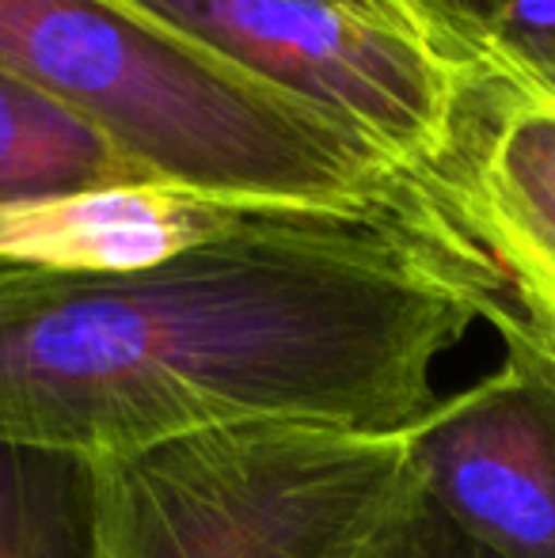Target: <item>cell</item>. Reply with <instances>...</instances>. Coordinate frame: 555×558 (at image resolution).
<instances>
[{"mask_svg":"<svg viewBox=\"0 0 555 558\" xmlns=\"http://www.w3.org/2000/svg\"><path fill=\"white\" fill-rule=\"evenodd\" d=\"M0 558H99L96 460L0 441Z\"/></svg>","mask_w":555,"mask_h":558,"instance_id":"8","label":"cell"},{"mask_svg":"<svg viewBox=\"0 0 555 558\" xmlns=\"http://www.w3.org/2000/svg\"><path fill=\"white\" fill-rule=\"evenodd\" d=\"M0 73L58 99L148 179L252 209H377L408 179L354 130L130 0H0Z\"/></svg>","mask_w":555,"mask_h":558,"instance_id":"2","label":"cell"},{"mask_svg":"<svg viewBox=\"0 0 555 558\" xmlns=\"http://www.w3.org/2000/svg\"><path fill=\"white\" fill-rule=\"evenodd\" d=\"M141 183L156 179L96 125L12 73H0V209Z\"/></svg>","mask_w":555,"mask_h":558,"instance_id":"7","label":"cell"},{"mask_svg":"<svg viewBox=\"0 0 555 558\" xmlns=\"http://www.w3.org/2000/svg\"><path fill=\"white\" fill-rule=\"evenodd\" d=\"M350 4L385 8V12H419V8H430L434 0H350Z\"/></svg>","mask_w":555,"mask_h":558,"instance_id":"11","label":"cell"},{"mask_svg":"<svg viewBox=\"0 0 555 558\" xmlns=\"http://www.w3.org/2000/svg\"><path fill=\"white\" fill-rule=\"evenodd\" d=\"M426 501L498 558H555V376L503 342L495 373L411 429Z\"/></svg>","mask_w":555,"mask_h":558,"instance_id":"6","label":"cell"},{"mask_svg":"<svg viewBox=\"0 0 555 558\" xmlns=\"http://www.w3.org/2000/svg\"><path fill=\"white\" fill-rule=\"evenodd\" d=\"M495 308L411 179L377 209H252L137 270L0 281V441L104 460L244 422L408 434Z\"/></svg>","mask_w":555,"mask_h":558,"instance_id":"1","label":"cell"},{"mask_svg":"<svg viewBox=\"0 0 555 558\" xmlns=\"http://www.w3.org/2000/svg\"><path fill=\"white\" fill-rule=\"evenodd\" d=\"M179 35L331 114L400 175L449 133L475 38L445 0L419 12L350 0H130Z\"/></svg>","mask_w":555,"mask_h":558,"instance_id":"4","label":"cell"},{"mask_svg":"<svg viewBox=\"0 0 555 558\" xmlns=\"http://www.w3.org/2000/svg\"><path fill=\"white\" fill-rule=\"evenodd\" d=\"M445 4L495 53L533 69H555V0H445Z\"/></svg>","mask_w":555,"mask_h":558,"instance_id":"9","label":"cell"},{"mask_svg":"<svg viewBox=\"0 0 555 558\" xmlns=\"http://www.w3.org/2000/svg\"><path fill=\"white\" fill-rule=\"evenodd\" d=\"M403 179L491 270L498 338L555 376V69L475 38L445 145Z\"/></svg>","mask_w":555,"mask_h":558,"instance_id":"5","label":"cell"},{"mask_svg":"<svg viewBox=\"0 0 555 558\" xmlns=\"http://www.w3.org/2000/svg\"><path fill=\"white\" fill-rule=\"evenodd\" d=\"M358 558H498L426 501L422 486Z\"/></svg>","mask_w":555,"mask_h":558,"instance_id":"10","label":"cell"},{"mask_svg":"<svg viewBox=\"0 0 555 558\" xmlns=\"http://www.w3.org/2000/svg\"><path fill=\"white\" fill-rule=\"evenodd\" d=\"M99 558H358L419 490L408 434L244 422L96 460Z\"/></svg>","mask_w":555,"mask_h":558,"instance_id":"3","label":"cell"}]
</instances>
